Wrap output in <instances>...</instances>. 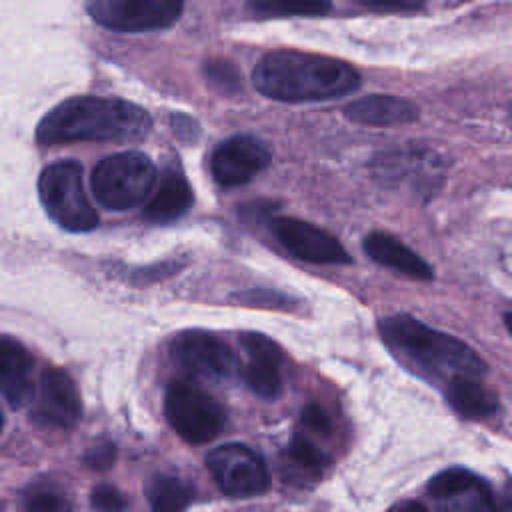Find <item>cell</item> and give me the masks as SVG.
I'll use <instances>...</instances> for the list:
<instances>
[{"label":"cell","mask_w":512,"mask_h":512,"mask_svg":"<svg viewBox=\"0 0 512 512\" xmlns=\"http://www.w3.org/2000/svg\"><path fill=\"white\" fill-rule=\"evenodd\" d=\"M254 88L280 102H320L354 92L362 78L344 60L300 52L272 50L260 58L252 72Z\"/></svg>","instance_id":"1"},{"label":"cell","mask_w":512,"mask_h":512,"mask_svg":"<svg viewBox=\"0 0 512 512\" xmlns=\"http://www.w3.org/2000/svg\"><path fill=\"white\" fill-rule=\"evenodd\" d=\"M150 128V114L134 102L110 96H74L42 116L36 126V140L46 146L86 140H138Z\"/></svg>","instance_id":"2"},{"label":"cell","mask_w":512,"mask_h":512,"mask_svg":"<svg viewBox=\"0 0 512 512\" xmlns=\"http://www.w3.org/2000/svg\"><path fill=\"white\" fill-rule=\"evenodd\" d=\"M386 346L420 374L448 384L456 376L480 378L484 360L458 338L438 332L410 314H394L378 324Z\"/></svg>","instance_id":"3"},{"label":"cell","mask_w":512,"mask_h":512,"mask_svg":"<svg viewBox=\"0 0 512 512\" xmlns=\"http://www.w3.org/2000/svg\"><path fill=\"white\" fill-rule=\"evenodd\" d=\"M38 196L48 216L64 230L88 232L100 222L84 190L82 164L76 160L48 164L38 178Z\"/></svg>","instance_id":"4"},{"label":"cell","mask_w":512,"mask_h":512,"mask_svg":"<svg viewBox=\"0 0 512 512\" xmlns=\"http://www.w3.org/2000/svg\"><path fill=\"white\" fill-rule=\"evenodd\" d=\"M156 166L144 152H118L92 170V192L108 210H128L152 196Z\"/></svg>","instance_id":"5"},{"label":"cell","mask_w":512,"mask_h":512,"mask_svg":"<svg viewBox=\"0 0 512 512\" xmlns=\"http://www.w3.org/2000/svg\"><path fill=\"white\" fill-rule=\"evenodd\" d=\"M164 416L172 430L190 444H206L224 426L222 406L198 384L172 380L164 394Z\"/></svg>","instance_id":"6"},{"label":"cell","mask_w":512,"mask_h":512,"mask_svg":"<svg viewBox=\"0 0 512 512\" xmlns=\"http://www.w3.org/2000/svg\"><path fill=\"white\" fill-rule=\"evenodd\" d=\"M184 10V0H88V16L116 32H152L170 28Z\"/></svg>","instance_id":"7"},{"label":"cell","mask_w":512,"mask_h":512,"mask_svg":"<svg viewBox=\"0 0 512 512\" xmlns=\"http://www.w3.org/2000/svg\"><path fill=\"white\" fill-rule=\"evenodd\" d=\"M206 466L218 488L232 498L262 494L270 484L262 456L240 442H228L214 448L206 456Z\"/></svg>","instance_id":"8"},{"label":"cell","mask_w":512,"mask_h":512,"mask_svg":"<svg viewBox=\"0 0 512 512\" xmlns=\"http://www.w3.org/2000/svg\"><path fill=\"white\" fill-rule=\"evenodd\" d=\"M170 358L192 376L224 380L236 372L232 348L216 334L206 330H186L170 342Z\"/></svg>","instance_id":"9"},{"label":"cell","mask_w":512,"mask_h":512,"mask_svg":"<svg viewBox=\"0 0 512 512\" xmlns=\"http://www.w3.org/2000/svg\"><path fill=\"white\" fill-rule=\"evenodd\" d=\"M268 146L250 134H234L220 142L210 156V174L222 188H236L252 180L270 164Z\"/></svg>","instance_id":"10"},{"label":"cell","mask_w":512,"mask_h":512,"mask_svg":"<svg viewBox=\"0 0 512 512\" xmlns=\"http://www.w3.org/2000/svg\"><path fill=\"white\" fill-rule=\"evenodd\" d=\"M270 228L278 242L298 260L312 264H350L352 258L338 238L326 230L290 216H276Z\"/></svg>","instance_id":"11"},{"label":"cell","mask_w":512,"mask_h":512,"mask_svg":"<svg viewBox=\"0 0 512 512\" xmlns=\"http://www.w3.org/2000/svg\"><path fill=\"white\" fill-rule=\"evenodd\" d=\"M82 414L80 396L72 378L58 368H46L32 396L30 418L44 428H72Z\"/></svg>","instance_id":"12"},{"label":"cell","mask_w":512,"mask_h":512,"mask_svg":"<svg viewBox=\"0 0 512 512\" xmlns=\"http://www.w3.org/2000/svg\"><path fill=\"white\" fill-rule=\"evenodd\" d=\"M438 512H498L490 488L466 468H448L428 482Z\"/></svg>","instance_id":"13"},{"label":"cell","mask_w":512,"mask_h":512,"mask_svg":"<svg viewBox=\"0 0 512 512\" xmlns=\"http://www.w3.org/2000/svg\"><path fill=\"white\" fill-rule=\"evenodd\" d=\"M240 344L246 352L244 382L260 398H276L282 390V350L264 334L244 332Z\"/></svg>","instance_id":"14"},{"label":"cell","mask_w":512,"mask_h":512,"mask_svg":"<svg viewBox=\"0 0 512 512\" xmlns=\"http://www.w3.org/2000/svg\"><path fill=\"white\" fill-rule=\"evenodd\" d=\"M192 202L194 194L184 172L178 166H168L162 170L142 216L152 224H170L182 218L190 210Z\"/></svg>","instance_id":"15"},{"label":"cell","mask_w":512,"mask_h":512,"mask_svg":"<svg viewBox=\"0 0 512 512\" xmlns=\"http://www.w3.org/2000/svg\"><path fill=\"white\" fill-rule=\"evenodd\" d=\"M34 360L30 352L10 336L0 340V384L10 408H22L34 396Z\"/></svg>","instance_id":"16"},{"label":"cell","mask_w":512,"mask_h":512,"mask_svg":"<svg viewBox=\"0 0 512 512\" xmlns=\"http://www.w3.org/2000/svg\"><path fill=\"white\" fill-rule=\"evenodd\" d=\"M364 252L378 264L416 278V280H432L434 278V270L432 266L418 256L414 250H410L404 242H400L396 236L388 234V232H372L364 238L362 242Z\"/></svg>","instance_id":"17"},{"label":"cell","mask_w":512,"mask_h":512,"mask_svg":"<svg viewBox=\"0 0 512 512\" xmlns=\"http://www.w3.org/2000/svg\"><path fill=\"white\" fill-rule=\"evenodd\" d=\"M344 114L348 120L364 126H396L414 122L420 110L410 100L388 94H372L348 104Z\"/></svg>","instance_id":"18"},{"label":"cell","mask_w":512,"mask_h":512,"mask_svg":"<svg viewBox=\"0 0 512 512\" xmlns=\"http://www.w3.org/2000/svg\"><path fill=\"white\" fill-rule=\"evenodd\" d=\"M326 466L328 456L306 434H294L280 456L282 476L294 484L316 482Z\"/></svg>","instance_id":"19"},{"label":"cell","mask_w":512,"mask_h":512,"mask_svg":"<svg viewBox=\"0 0 512 512\" xmlns=\"http://www.w3.org/2000/svg\"><path fill=\"white\" fill-rule=\"evenodd\" d=\"M446 398L460 416L474 420L490 416L498 406L496 396L474 376H456L450 380L446 384Z\"/></svg>","instance_id":"20"},{"label":"cell","mask_w":512,"mask_h":512,"mask_svg":"<svg viewBox=\"0 0 512 512\" xmlns=\"http://www.w3.org/2000/svg\"><path fill=\"white\" fill-rule=\"evenodd\" d=\"M150 512H184L194 500V488L172 474H156L146 484Z\"/></svg>","instance_id":"21"},{"label":"cell","mask_w":512,"mask_h":512,"mask_svg":"<svg viewBox=\"0 0 512 512\" xmlns=\"http://www.w3.org/2000/svg\"><path fill=\"white\" fill-rule=\"evenodd\" d=\"M330 0H250L248 8L258 18L280 16H322L330 10Z\"/></svg>","instance_id":"22"},{"label":"cell","mask_w":512,"mask_h":512,"mask_svg":"<svg viewBox=\"0 0 512 512\" xmlns=\"http://www.w3.org/2000/svg\"><path fill=\"white\" fill-rule=\"evenodd\" d=\"M22 512H70V504L54 484L40 482L26 490Z\"/></svg>","instance_id":"23"},{"label":"cell","mask_w":512,"mask_h":512,"mask_svg":"<svg viewBox=\"0 0 512 512\" xmlns=\"http://www.w3.org/2000/svg\"><path fill=\"white\" fill-rule=\"evenodd\" d=\"M204 74L212 86H216L226 94L238 92L242 88V78L238 70L226 60H208L204 64Z\"/></svg>","instance_id":"24"},{"label":"cell","mask_w":512,"mask_h":512,"mask_svg":"<svg viewBox=\"0 0 512 512\" xmlns=\"http://www.w3.org/2000/svg\"><path fill=\"white\" fill-rule=\"evenodd\" d=\"M90 506L98 512H124L126 510V498L114 486L100 484L90 494Z\"/></svg>","instance_id":"25"},{"label":"cell","mask_w":512,"mask_h":512,"mask_svg":"<svg viewBox=\"0 0 512 512\" xmlns=\"http://www.w3.org/2000/svg\"><path fill=\"white\" fill-rule=\"evenodd\" d=\"M116 460V446L112 442H98L84 454V464L92 470H106Z\"/></svg>","instance_id":"26"},{"label":"cell","mask_w":512,"mask_h":512,"mask_svg":"<svg viewBox=\"0 0 512 512\" xmlns=\"http://www.w3.org/2000/svg\"><path fill=\"white\" fill-rule=\"evenodd\" d=\"M300 422H302V426L306 430L320 432V434H328L330 432V418H328V414L318 404H308L302 410Z\"/></svg>","instance_id":"27"},{"label":"cell","mask_w":512,"mask_h":512,"mask_svg":"<svg viewBox=\"0 0 512 512\" xmlns=\"http://www.w3.org/2000/svg\"><path fill=\"white\" fill-rule=\"evenodd\" d=\"M362 4L378 10H418L426 0H360Z\"/></svg>","instance_id":"28"},{"label":"cell","mask_w":512,"mask_h":512,"mask_svg":"<svg viewBox=\"0 0 512 512\" xmlns=\"http://www.w3.org/2000/svg\"><path fill=\"white\" fill-rule=\"evenodd\" d=\"M388 512H428L420 502L414 500H402L398 504H394Z\"/></svg>","instance_id":"29"},{"label":"cell","mask_w":512,"mask_h":512,"mask_svg":"<svg viewBox=\"0 0 512 512\" xmlns=\"http://www.w3.org/2000/svg\"><path fill=\"white\" fill-rule=\"evenodd\" d=\"M498 512H512V480H508L506 486L502 488Z\"/></svg>","instance_id":"30"},{"label":"cell","mask_w":512,"mask_h":512,"mask_svg":"<svg viewBox=\"0 0 512 512\" xmlns=\"http://www.w3.org/2000/svg\"><path fill=\"white\" fill-rule=\"evenodd\" d=\"M504 324H506V328H508V330H510V334H512V312L504 314Z\"/></svg>","instance_id":"31"}]
</instances>
